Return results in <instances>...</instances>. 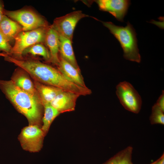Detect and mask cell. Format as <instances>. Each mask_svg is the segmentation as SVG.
<instances>
[{
	"label": "cell",
	"mask_w": 164,
	"mask_h": 164,
	"mask_svg": "<svg viewBox=\"0 0 164 164\" xmlns=\"http://www.w3.org/2000/svg\"><path fill=\"white\" fill-rule=\"evenodd\" d=\"M0 88L17 110L27 118L30 125L39 124L43 105L38 96L22 90L11 80H0Z\"/></svg>",
	"instance_id": "6da1fadb"
},
{
	"label": "cell",
	"mask_w": 164,
	"mask_h": 164,
	"mask_svg": "<svg viewBox=\"0 0 164 164\" xmlns=\"http://www.w3.org/2000/svg\"><path fill=\"white\" fill-rule=\"evenodd\" d=\"M120 43L126 59L140 63L141 56L137 44L135 30L128 22L125 27L116 26L110 22H101Z\"/></svg>",
	"instance_id": "7a4b0ae2"
},
{
	"label": "cell",
	"mask_w": 164,
	"mask_h": 164,
	"mask_svg": "<svg viewBox=\"0 0 164 164\" xmlns=\"http://www.w3.org/2000/svg\"><path fill=\"white\" fill-rule=\"evenodd\" d=\"M49 26L19 32L14 39V44L9 55L12 54L21 57L24 51L28 48L37 43H44L46 32Z\"/></svg>",
	"instance_id": "3957f363"
},
{
	"label": "cell",
	"mask_w": 164,
	"mask_h": 164,
	"mask_svg": "<svg viewBox=\"0 0 164 164\" xmlns=\"http://www.w3.org/2000/svg\"><path fill=\"white\" fill-rule=\"evenodd\" d=\"M4 14L19 24L22 27L23 31L49 26L47 22L43 18L29 10L10 11L4 9Z\"/></svg>",
	"instance_id": "277c9868"
},
{
	"label": "cell",
	"mask_w": 164,
	"mask_h": 164,
	"mask_svg": "<svg viewBox=\"0 0 164 164\" xmlns=\"http://www.w3.org/2000/svg\"><path fill=\"white\" fill-rule=\"evenodd\" d=\"M116 93L125 109L135 114L139 112L142 104L141 98L131 84L125 81L120 82L116 86Z\"/></svg>",
	"instance_id": "5b68a950"
},
{
	"label": "cell",
	"mask_w": 164,
	"mask_h": 164,
	"mask_svg": "<svg viewBox=\"0 0 164 164\" xmlns=\"http://www.w3.org/2000/svg\"><path fill=\"white\" fill-rule=\"evenodd\" d=\"M81 11H76L56 18L50 27L60 36L72 41L75 26L81 19L88 16Z\"/></svg>",
	"instance_id": "8992f818"
},
{
	"label": "cell",
	"mask_w": 164,
	"mask_h": 164,
	"mask_svg": "<svg viewBox=\"0 0 164 164\" xmlns=\"http://www.w3.org/2000/svg\"><path fill=\"white\" fill-rule=\"evenodd\" d=\"M44 134L38 125H30L22 129L19 139L24 149L36 152L41 148Z\"/></svg>",
	"instance_id": "52a82bcc"
},
{
	"label": "cell",
	"mask_w": 164,
	"mask_h": 164,
	"mask_svg": "<svg viewBox=\"0 0 164 164\" xmlns=\"http://www.w3.org/2000/svg\"><path fill=\"white\" fill-rule=\"evenodd\" d=\"M95 2L100 10L109 12L117 20L123 22L130 1L127 0H98Z\"/></svg>",
	"instance_id": "ba28073f"
},
{
	"label": "cell",
	"mask_w": 164,
	"mask_h": 164,
	"mask_svg": "<svg viewBox=\"0 0 164 164\" xmlns=\"http://www.w3.org/2000/svg\"><path fill=\"white\" fill-rule=\"evenodd\" d=\"M80 95L71 92L63 91L50 102V104L60 113L73 111L75 110L76 102Z\"/></svg>",
	"instance_id": "9c48e42d"
},
{
	"label": "cell",
	"mask_w": 164,
	"mask_h": 164,
	"mask_svg": "<svg viewBox=\"0 0 164 164\" xmlns=\"http://www.w3.org/2000/svg\"><path fill=\"white\" fill-rule=\"evenodd\" d=\"M57 69L69 80L79 86L87 87L85 83L81 71L78 70L59 55Z\"/></svg>",
	"instance_id": "30bf717a"
},
{
	"label": "cell",
	"mask_w": 164,
	"mask_h": 164,
	"mask_svg": "<svg viewBox=\"0 0 164 164\" xmlns=\"http://www.w3.org/2000/svg\"><path fill=\"white\" fill-rule=\"evenodd\" d=\"M44 43L50 55V62L56 66L59 61V39L57 33L50 26L46 32Z\"/></svg>",
	"instance_id": "8fae6325"
},
{
	"label": "cell",
	"mask_w": 164,
	"mask_h": 164,
	"mask_svg": "<svg viewBox=\"0 0 164 164\" xmlns=\"http://www.w3.org/2000/svg\"><path fill=\"white\" fill-rule=\"evenodd\" d=\"M34 84L43 106L45 104H50L57 95L64 91L59 88L44 84L35 80Z\"/></svg>",
	"instance_id": "7c38bea8"
},
{
	"label": "cell",
	"mask_w": 164,
	"mask_h": 164,
	"mask_svg": "<svg viewBox=\"0 0 164 164\" xmlns=\"http://www.w3.org/2000/svg\"><path fill=\"white\" fill-rule=\"evenodd\" d=\"M22 27L17 22L4 15L0 23V33L9 42L20 32Z\"/></svg>",
	"instance_id": "4fadbf2b"
},
{
	"label": "cell",
	"mask_w": 164,
	"mask_h": 164,
	"mask_svg": "<svg viewBox=\"0 0 164 164\" xmlns=\"http://www.w3.org/2000/svg\"><path fill=\"white\" fill-rule=\"evenodd\" d=\"M59 39L60 56L78 70L80 71L73 51L72 44V41L60 35Z\"/></svg>",
	"instance_id": "5bb4252c"
},
{
	"label": "cell",
	"mask_w": 164,
	"mask_h": 164,
	"mask_svg": "<svg viewBox=\"0 0 164 164\" xmlns=\"http://www.w3.org/2000/svg\"><path fill=\"white\" fill-rule=\"evenodd\" d=\"M19 71L15 73L11 80L17 87L28 93L39 97L33 83L25 73Z\"/></svg>",
	"instance_id": "9a60e30c"
},
{
	"label": "cell",
	"mask_w": 164,
	"mask_h": 164,
	"mask_svg": "<svg viewBox=\"0 0 164 164\" xmlns=\"http://www.w3.org/2000/svg\"><path fill=\"white\" fill-rule=\"evenodd\" d=\"M133 149L132 146H128L103 164H133L132 161Z\"/></svg>",
	"instance_id": "2e32d148"
},
{
	"label": "cell",
	"mask_w": 164,
	"mask_h": 164,
	"mask_svg": "<svg viewBox=\"0 0 164 164\" xmlns=\"http://www.w3.org/2000/svg\"><path fill=\"white\" fill-rule=\"evenodd\" d=\"M43 106L44 113L42 119L43 125L41 129L45 134L48 131L52 122L60 113L50 104H45Z\"/></svg>",
	"instance_id": "e0dca14e"
},
{
	"label": "cell",
	"mask_w": 164,
	"mask_h": 164,
	"mask_svg": "<svg viewBox=\"0 0 164 164\" xmlns=\"http://www.w3.org/2000/svg\"><path fill=\"white\" fill-rule=\"evenodd\" d=\"M23 53H29L34 56H41L47 61H50L51 57L49 50L41 43L35 44L28 48L24 51Z\"/></svg>",
	"instance_id": "ac0fdd59"
},
{
	"label": "cell",
	"mask_w": 164,
	"mask_h": 164,
	"mask_svg": "<svg viewBox=\"0 0 164 164\" xmlns=\"http://www.w3.org/2000/svg\"><path fill=\"white\" fill-rule=\"evenodd\" d=\"M164 111L156 104L152 107L149 120L152 125L164 124Z\"/></svg>",
	"instance_id": "d6986e66"
},
{
	"label": "cell",
	"mask_w": 164,
	"mask_h": 164,
	"mask_svg": "<svg viewBox=\"0 0 164 164\" xmlns=\"http://www.w3.org/2000/svg\"><path fill=\"white\" fill-rule=\"evenodd\" d=\"M12 49L9 42L0 33V51H4L9 55Z\"/></svg>",
	"instance_id": "ffe728a7"
},
{
	"label": "cell",
	"mask_w": 164,
	"mask_h": 164,
	"mask_svg": "<svg viewBox=\"0 0 164 164\" xmlns=\"http://www.w3.org/2000/svg\"><path fill=\"white\" fill-rule=\"evenodd\" d=\"M156 104L164 111V92L162 91L161 96L159 98Z\"/></svg>",
	"instance_id": "44dd1931"
},
{
	"label": "cell",
	"mask_w": 164,
	"mask_h": 164,
	"mask_svg": "<svg viewBox=\"0 0 164 164\" xmlns=\"http://www.w3.org/2000/svg\"><path fill=\"white\" fill-rule=\"evenodd\" d=\"M4 4L2 1L0 0V23L4 15Z\"/></svg>",
	"instance_id": "7402d4cb"
},
{
	"label": "cell",
	"mask_w": 164,
	"mask_h": 164,
	"mask_svg": "<svg viewBox=\"0 0 164 164\" xmlns=\"http://www.w3.org/2000/svg\"><path fill=\"white\" fill-rule=\"evenodd\" d=\"M150 164H164V153L157 160Z\"/></svg>",
	"instance_id": "603a6c76"
},
{
	"label": "cell",
	"mask_w": 164,
	"mask_h": 164,
	"mask_svg": "<svg viewBox=\"0 0 164 164\" xmlns=\"http://www.w3.org/2000/svg\"><path fill=\"white\" fill-rule=\"evenodd\" d=\"M8 55V54L5 53H0V56H4V57Z\"/></svg>",
	"instance_id": "cb8c5ba5"
}]
</instances>
